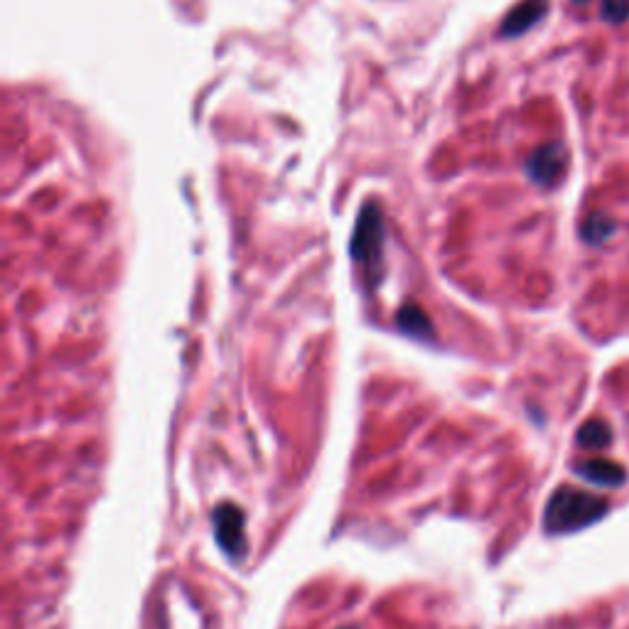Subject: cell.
Wrapping results in <instances>:
<instances>
[{"label":"cell","mask_w":629,"mask_h":629,"mask_svg":"<svg viewBox=\"0 0 629 629\" xmlns=\"http://www.w3.org/2000/svg\"><path fill=\"white\" fill-rule=\"evenodd\" d=\"M610 512L607 497L575 487H558L551 494L544 512V529L548 534H573L588 529Z\"/></svg>","instance_id":"obj_1"},{"label":"cell","mask_w":629,"mask_h":629,"mask_svg":"<svg viewBox=\"0 0 629 629\" xmlns=\"http://www.w3.org/2000/svg\"><path fill=\"white\" fill-rule=\"evenodd\" d=\"M399 327L406 335L418 337V340H430L433 337V325H430L426 313L421 308H416V305H408V308L401 310Z\"/></svg>","instance_id":"obj_6"},{"label":"cell","mask_w":629,"mask_h":629,"mask_svg":"<svg viewBox=\"0 0 629 629\" xmlns=\"http://www.w3.org/2000/svg\"><path fill=\"white\" fill-rule=\"evenodd\" d=\"M575 472H578L583 480L593 482L602 489H615L620 485H625L627 480V470L615 460H607V458H593V460H585L580 465H575Z\"/></svg>","instance_id":"obj_4"},{"label":"cell","mask_w":629,"mask_h":629,"mask_svg":"<svg viewBox=\"0 0 629 629\" xmlns=\"http://www.w3.org/2000/svg\"><path fill=\"white\" fill-rule=\"evenodd\" d=\"M214 536L217 544L231 561H241L246 556V516L236 504H219L212 514Z\"/></svg>","instance_id":"obj_3"},{"label":"cell","mask_w":629,"mask_h":629,"mask_svg":"<svg viewBox=\"0 0 629 629\" xmlns=\"http://www.w3.org/2000/svg\"><path fill=\"white\" fill-rule=\"evenodd\" d=\"M340 629H357V627H340Z\"/></svg>","instance_id":"obj_7"},{"label":"cell","mask_w":629,"mask_h":629,"mask_svg":"<svg viewBox=\"0 0 629 629\" xmlns=\"http://www.w3.org/2000/svg\"><path fill=\"white\" fill-rule=\"evenodd\" d=\"M381 251H384V219L379 209L367 207L359 214L357 229H354L352 256L364 268H374L381 263Z\"/></svg>","instance_id":"obj_2"},{"label":"cell","mask_w":629,"mask_h":629,"mask_svg":"<svg viewBox=\"0 0 629 629\" xmlns=\"http://www.w3.org/2000/svg\"><path fill=\"white\" fill-rule=\"evenodd\" d=\"M612 443V428L600 418H593L578 430V445L583 450H605Z\"/></svg>","instance_id":"obj_5"}]
</instances>
